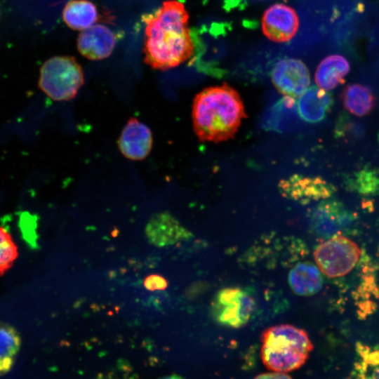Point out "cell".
I'll use <instances>...</instances> for the list:
<instances>
[{
    "label": "cell",
    "instance_id": "obj_1",
    "mask_svg": "<svg viewBox=\"0 0 379 379\" xmlns=\"http://www.w3.org/2000/svg\"><path fill=\"white\" fill-rule=\"evenodd\" d=\"M184 4L176 0L165 1L157 10L142 16L146 64L153 69L166 70L191 58L194 44Z\"/></svg>",
    "mask_w": 379,
    "mask_h": 379
},
{
    "label": "cell",
    "instance_id": "obj_2",
    "mask_svg": "<svg viewBox=\"0 0 379 379\" xmlns=\"http://www.w3.org/2000/svg\"><path fill=\"white\" fill-rule=\"evenodd\" d=\"M192 117L200 140L218 142L235 135L246 113L238 92L223 84L204 88L194 97Z\"/></svg>",
    "mask_w": 379,
    "mask_h": 379
},
{
    "label": "cell",
    "instance_id": "obj_3",
    "mask_svg": "<svg viewBox=\"0 0 379 379\" xmlns=\"http://www.w3.org/2000/svg\"><path fill=\"white\" fill-rule=\"evenodd\" d=\"M261 359L270 371L287 373L300 368L313 345L307 332L291 324L267 328L261 337Z\"/></svg>",
    "mask_w": 379,
    "mask_h": 379
},
{
    "label": "cell",
    "instance_id": "obj_4",
    "mask_svg": "<svg viewBox=\"0 0 379 379\" xmlns=\"http://www.w3.org/2000/svg\"><path fill=\"white\" fill-rule=\"evenodd\" d=\"M84 84L82 67L72 56H54L41 68L39 86L54 100L74 98Z\"/></svg>",
    "mask_w": 379,
    "mask_h": 379
},
{
    "label": "cell",
    "instance_id": "obj_5",
    "mask_svg": "<svg viewBox=\"0 0 379 379\" xmlns=\"http://www.w3.org/2000/svg\"><path fill=\"white\" fill-rule=\"evenodd\" d=\"M361 256V250L352 240L335 235L317 246L314 258L321 272L330 278L348 274Z\"/></svg>",
    "mask_w": 379,
    "mask_h": 379
},
{
    "label": "cell",
    "instance_id": "obj_6",
    "mask_svg": "<svg viewBox=\"0 0 379 379\" xmlns=\"http://www.w3.org/2000/svg\"><path fill=\"white\" fill-rule=\"evenodd\" d=\"M254 305V300L244 291L229 287L217 293L212 303V314L220 324L240 328L249 320Z\"/></svg>",
    "mask_w": 379,
    "mask_h": 379
},
{
    "label": "cell",
    "instance_id": "obj_7",
    "mask_svg": "<svg viewBox=\"0 0 379 379\" xmlns=\"http://www.w3.org/2000/svg\"><path fill=\"white\" fill-rule=\"evenodd\" d=\"M281 194L302 204L328 199L333 186L320 177L295 174L281 180L278 185Z\"/></svg>",
    "mask_w": 379,
    "mask_h": 379
},
{
    "label": "cell",
    "instance_id": "obj_8",
    "mask_svg": "<svg viewBox=\"0 0 379 379\" xmlns=\"http://www.w3.org/2000/svg\"><path fill=\"white\" fill-rule=\"evenodd\" d=\"M272 81L279 93L295 98L309 88L310 76L307 66L301 60L285 58L274 65Z\"/></svg>",
    "mask_w": 379,
    "mask_h": 379
},
{
    "label": "cell",
    "instance_id": "obj_9",
    "mask_svg": "<svg viewBox=\"0 0 379 379\" xmlns=\"http://www.w3.org/2000/svg\"><path fill=\"white\" fill-rule=\"evenodd\" d=\"M354 215L344 204L335 200L324 199L311 211L312 230L322 236H333L348 227Z\"/></svg>",
    "mask_w": 379,
    "mask_h": 379
},
{
    "label": "cell",
    "instance_id": "obj_10",
    "mask_svg": "<svg viewBox=\"0 0 379 379\" xmlns=\"http://www.w3.org/2000/svg\"><path fill=\"white\" fill-rule=\"evenodd\" d=\"M298 27L299 19L296 12L286 4H273L262 15V32L274 42L290 41L297 33Z\"/></svg>",
    "mask_w": 379,
    "mask_h": 379
},
{
    "label": "cell",
    "instance_id": "obj_11",
    "mask_svg": "<svg viewBox=\"0 0 379 379\" xmlns=\"http://www.w3.org/2000/svg\"><path fill=\"white\" fill-rule=\"evenodd\" d=\"M152 143L150 128L134 117L128 120L118 140L121 154L133 161L145 159L152 150Z\"/></svg>",
    "mask_w": 379,
    "mask_h": 379
},
{
    "label": "cell",
    "instance_id": "obj_12",
    "mask_svg": "<svg viewBox=\"0 0 379 379\" xmlns=\"http://www.w3.org/2000/svg\"><path fill=\"white\" fill-rule=\"evenodd\" d=\"M117 39L116 34L107 26L95 24L79 34L77 48L83 56L89 60H102L112 54Z\"/></svg>",
    "mask_w": 379,
    "mask_h": 379
},
{
    "label": "cell",
    "instance_id": "obj_13",
    "mask_svg": "<svg viewBox=\"0 0 379 379\" xmlns=\"http://www.w3.org/2000/svg\"><path fill=\"white\" fill-rule=\"evenodd\" d=\"M299 118L295 100L284 95L266 111L261 119V126L269 131L288 133L298 126Z\"/></svg>",
    "mask_w": 379,
    "mask_h": 379
},
{
    "label": "cell",
    "instance_id": "obj_14",
    "mask_svg": "<svg viewBox=\"0 0 379 379\" xmlns=\"http://www.w3.org/2000/svg\"><path fill=\"white\" fill-rule=\"evenodd\" d=\"M333 105L331 95L319 86L309 87L300 97L297 107L300 117L309 123L325 119Z\"/></svg>",
    "mask_w": 379,
    "mask_h": 379
},
{
    "label": "cell",
    "instance_id": "obj_15",
    "mask_svg": "<svg viewBox=\"0 0 379 379\" xmlns=\"http://www.w3.org/2000/svg\"><path fill=\"white\" fill-rule=\"evenodd\" d=\"M321 271L313 263L302 262L294 266L288 274V283L293 291L308 296L319 292L323 284Z\"/></svg>",
    "mask_w": 379,
    "mask_h": 379
},
{
    "label": "cell",
    "instance_id": "obj_16",
    "mask_svg": "<svg viewBox=\"0 0 379 379\" xmlns=\"http://www.w3.org/2000/svg\"><path fill=\"white\" fill-rule=\"evenodd\" d=\"M349 71V62L344 57L340 55H329L317 67L316 84L325 91L332 90L343 82Z\"/></svg>",
    "mask_w": 379,
    "mask_h": 379
},
{
    "label": "cell",
    "instance_id": "obj_17",
    "mask_svg": "<svg viewBox=\"0 0 379 379\" xmlns=\"http://www.w3.org/2000/svg\"><path fill=\"white\" fill-rule=\"evenodd\" d=\"M98 7L89 0H71L62 11L65 24L74 30H84L98 21Z\"/></svg>",
    "mask_w": 379,
    "mask_h": 379
},
{
    "label": "cell",
    "instance_id": "obj_18",
    "mask_svg": "<svg viewBox=\"0 0 379 379\" xmlns=\"http://www.w3.org/2000/svg\"><path fill=\"white\" fill-rule=\"evenodd\" d=\"M342 100L345 108L357 117H364L373 109L375 99L371 89L361 84H350L343 90Z\"/></svg>",
    "mask_w": 379,
    "mask_h": 379
},
{
    "label": "cell",
    "instance_id": "obj_19",
    "mask_svg": "<svg viewBox=\"0 0 379 379\" xmlns=\"http://www.w3.org/2000/svg\"><path fill=\"white\" fill-rule=\"evenodd\" d=\"M147 234L150 240L158 246L173 244L189 235L186 230L168 215L162 216L160 220L150 224Z\"/></svg>",
    "mask_w": 379,
    "mask_h": 379
},
{
    "label": "cell",
    "instance_id": "obj_20",
    "mask_svg": "<svg viewBox=\"0 0 379 379\" xmlns=\"http://www.w3.org/2000/svg\"><path fill=\"white\" fill-rule=\"evenodd\" d=\"M20 337L13 326L0 323V375L12 368L20 347Z\"/></svg>",
    "mask_w": 379,
    "mask_h": 379
},
{
    "label": "cell",
    "instance_id": "obj_21",
    "mask_svg": "<svg viewBox=\"0 0 379 379\" xmlns=\"http://www.w3.org/2000/svg\"><path fill=\"white\" fill-rule=\"evenodd\" d=\"M351 188L363 194H379V171L364 169L352 178Z\"/></svg>",
    "mask_w": 379,
    "mask_h": 379
},
{
    "label": "cell",
    "instance_id": "obj_22",
    "mask_svg": "<svg viewBox=\"0 0 379 379\" xmlns=\"http://www.w3.org/2000/svg\"><path fill=\"white\" fill-rule=\"evenodd\" d=\"M18 256V246L11 235L0 227V275L11 267Z\"/></svg>",
    "mask_w": 379,
    "mask_h": 379
},
{
    "label": "cell",
    "instance_id": "obj_23",
    "mask_svg": "<svg viewBox=\"0 0 379 379\" xmlns=\"http://www.w3.org/2000/svg\"><path fill=\"white\" fill-rule=\"evenodd\" d=\"M335 137L346 142L356 141L364 134L362 126L347 115H340L335 127Z\"/></svg>",
    "mask_w": 379,
    "mask_h": 379
},
{
    "label": "cell",
    "instance_id": "obj_24",
    "mask_svg": "<svg viewBox=\"0 0 379 379\" xmlns=\"http://www.w3.org/2000/svg\"><path fill=\"white\" fill-rule=\"evenodd\" d=\"M145 286L147 289L152 291L162 290L166 287L167 284L164 278L157 275H152L146 279Z\"/></svg>",
    "mask_w": 379,
    "mask_h": 379
},
{
    "label": "cell",
    "instance_id": "obj_25",
    "mask_svg": "<svg viewBox=\"0 0 379 379\" xmlns=\"http://www.w3.org/2000/svg\"><path fill=\"white\" fill-rule=\"evenodd\" d=\"M255 378H289L291 376L286 373H280V372H275L273 371V373H265L262 375H259L256 376Z\"/></svg>",
    "mask_w": 379,
    "mask_h": 379
},
{
    "label": "cell",
    "instance_id": "obj_26",
    "mask_svg": "<svg viewBox=\"0 0 379 379\" xmlns=\"http://www.w3.org/2000/svg\"><path fill=\"white\" fill-rule=\"evenodd\" d=\"M378 142H379V135H378Z\"/></svg>",
    "mask_w": 379,
    "mask_h": 379
}]
</instances>
